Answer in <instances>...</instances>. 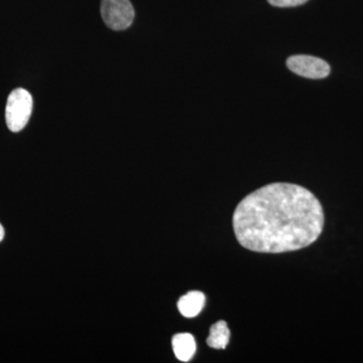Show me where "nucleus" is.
<instances>
[{
  "label": "nucleus",
  "mask_w": 363,
  "mask_h": 363,
  "mask_svg": "<svg viewBox=\"0 0 363 363\" xmlns=\"http://www.w3.org/2000/svg\"><path fill=\"white\" fill-rule=\"evenodd\" d=\"M4 238V226L0 224V242H1L2 240Z\"/></svg>",
  "instance_id": "nucleus-9"
},
{
  "label": "nucleus",
  "mask_w": 363,
  "mask_h": 363,
  "mask_svg": "<svg viewBox=\"0 0 363 363\" xmlns=\"http://www.w3.org/2000/svg\"><path fill=\"white\" fill-rule=\"evenodd\" d=\"M174 353L181 362H187L192 359L196 352V342L193 335L189 333L176 334L172 340Z\"/></svg>",
  "instance_id": "nucleus-6"
},
{
  "label": "nucleus",
  "mask_w": 363,
  "mask_h": 363,
  "mask_svg": "<svg viewBox=\"0 0 363 363\" xmlns=\"http://www.w3.org/2000/svg\"><path fill=\"white\" fill-rule=\"evenodd\" d=\"M230 339V331L225 321H219L212 325L207 338L208 346L214 350H225Z\"/></svg>",
  "instance_id": "nucleus-7"
},
{
  "label": "nucleus",
  "mask_w": 363,
  "mask_h": 363,
  "mask_svg": "<svg viewBox=\"0 0 363 363\" xmlns=\"http://www.w3.org/2000/svg\"><path fill=\"white\" fill-rule=\"evenodd\" d=\"M233 229L241 247L255 252H296L321 235V203L302 186L274 183L247 195L233 213Z\"/></svg>",
  "instance_id": "nucleus-1"
},
{
  "label": "nucleus",
  "mask_w": 363,
  "mask_h": 363,
  "mask_svg": "<svg viewBox=\"0 0 363 363\" xmlns=\"http://www.w3.org/2000/svg\"><path fill=\"white\" fill-rule=\"evenodd\" d=\"M205 302H206V298L204 294L193 291L186 294L179 300L178 309L184 317L194 318L202 311Z\"/></svg>",
  "instance_id": "nucleus-5"
},
{
  "label": "nucleus",
  "mask_w": 363,
  "mask_h": 363,
  "mask_svg": "<svg viewBox=\"0 0 363 363\" xmlns=\"http://www.w3.org/2000/svg\"><path fill=\"white\" fill-rule=\"evenodd\" d=\"M101 16L109 28L123 30L135 20V9L130 0H102Z\"/></svg>",
  "instance_id": "nucleus-3"
},
{
  "label": "nucleus",
  "mask_w": 363,
  "mask_h": 363,
  "mask_svg": "<svg viewBox=\"0 0 363 363\" xmlns=\"http://www.w3.org/2000/svg\"><path fill=\"white\" fill-rule=\"evenodd\" d=\"M33 97L23 88L14 89L7 98L6 121L7 128L13 133L23 130L30 121L33 112Z\"/></svg>",
  "instance_id": "nucleus-2"
},
{
  "label": "nucleus",
  "mask_w": 363,
  "mask_h": 363,
  "mask_svg": "<svg viewBox=\"0 0 363 363\" xmlns=\"http://www.w3.org/2000/svg\"><path fill=\"white\" fill-rule=\"evenodd\" d=\"M286 66L293 73L305 78L323 79L330 74V66L327 62L307 55L290 57Z\"/></svg>",
  "instance_id": "nucleus-4"
},
{
  "label": "nucleus",
  "mask_w": 363,
  "mask_h": 363,
  "mask_svg": "<svg viewBox=\"0 0 363 363\" xmlns=\"http://www.w3.org/2000/svg\"><path fill=\"white\" fill-rule=\"evenodd\" d=\"M269 4L276 7H295L302 6L308 0H267Z\"/></svg>",
  "instance_id": "nucleus-8"
}]
</instances>
